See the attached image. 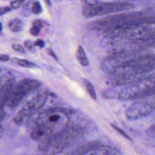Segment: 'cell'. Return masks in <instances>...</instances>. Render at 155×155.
Segmentation results:
<instances>
[{
    "mask_svg": "<svg viewBox=\"0 0 155 155\" xmlns=\"http://www.w3.org/2000/svg\"><path fill=\"white\" fill-rule=\"evenodd\" d=\"M47 52H48V54L49 55H50L54 59H55L56 61H58V59L56 55L54 54V53L53 52V50H51L50 48H48V49L47 50Z\"/></svg>",
    "mask_w": 155,
    "mask_h": 155,
    "instance_id": "27",
    "label": "cell"
},
{
    "mask_svg": "<svg viewBox=\"0 0 155 155\" xmlns=\"http://www.w3.org/2000/svg\"><path fill=\"white\" fill-rule=\"evenodd\" d=\"M111 125V126L117 131V132H118L120 134H121L122 136H124V137H125L126 139H128V140H131V138L130 137V136L123 130H122L121 128H120L119 127H118L117 126H116V125H114V124H110Z\"/></svg>",
    "mask_w": 155,
    "mask_h": 155,
    "instance_id": "19",
    "label": "cell"
},
{
    "mask_svg": "<svg viewBox=\"0 0 155 155\" xmlns=\"http://www.w3.org/2000/svg\"><path fill=\"white\" fill-rule=\"evenodd\" d=\"M84 82L85 86L86 87V89H87L88 94H90V97L92 99H93L94 100H96L97 97H96L95 90H94V88L93 85L91 84V82L88 80L85 79H84Z\"/></svg>",
    "mask_w": 155,
    "mask_h": 155,
    "instance_id": "16",
    "label": "cell"
},
{
    "mask_svg": "<svg viewBox=\"0 0 155 155\" xmlns=\"http://www.w3.org/2000/svg\"><path fill=\"white\" fill-rule=\"evenodd\" d=\"M15 81L10 76L4 78V81L1 80V109H4L5 102L12 91L15 87Z\"/></svg>",
    "mask_w": 155,
    "mask_h": 155,
    "instance_id": "10",
    "label": "cell"
},
{
    "mask_svg": "<svg viewBox=\"0 0 155 155\" xmlns=\"http://www.w3.org/2000/svg\"><path fill=\"white\" fill-rule=\"evenodd\" d=\"M101 143L97 141H91L85 143L76 148L70 151L67 155H84L93 148L95 147Z\"/></svg>",
    "mask_w": 155,
    "mask_h": 155,
    "instance_id": "12",
    "label": "cell"
},
{
    "mask_svg": "<svg viewBox=\"0 0 155 155\" xmlns=\"http://www.w3.org/2000/svg\"><path fill=\"white\" fill-rule=\"evenodd\" d=\"M40 85L41 82L36 79L25 78L21 80L10 93L5 105L10 108H15L25 96L38 89Z\"/></svg>",
    "mask_w": 155,
    "mask_h": 155,
    "instance_id": "9",
    "label": "cell"
},
{
    "mask_svg": "<svg viewBox=\"0 0 155 155\" xmlns=\"http://www.w3.org/2000/svg\"><path fill=\"white\" fill-rule=\"evenodd\" d=\"M76 58L80 63V64L83 67H87L88 65V60L85 53L83 47L79 45L78 48L76 52Z\"/></svg>",
    "mask_w": 155,
    "mask_h": 155,
    "instance_id": "14",
    "label": "cell"
},
{
    "mask_svg": "<svg viewBox=\"0 0 155 155\" xmlns=\"http://www.w3.org/2000/svg\"><path fill=\"white\" fill-rule=\"evenodd\" d=\"M84 132V128L79 125L67 127L40 140L38 149L43 155H57L77 142Z\"/></svg>",
    "mask_w": 155,
    "mask_h": 155,
    "instance_id": "2",
    "label": "cell"
},
{
    "mask_svg": "<svg viewBox=\"0 0 155 155\" xmlns=\"http://www.w3.org/2000/svg\"><path fill=\"white\" fill-rule=\"evenodd\" d=\"M147 15L144 12H130L117 15H110L88 24L87 27L90 30L107 31L119 27L125 24L132 23L136 19Z\"/></svg>",
    "mask_w": 155,
    "mask_h": 155,
    "instance_id": "4",
    "label": "cell"
},
{
    "mask_svg": "<svg viewBox=\"0 0 155 155\" xmlns=\"http://www.w3.org/2000/svg\"><path fill=\"white\" fill-rule=\"evenodd\" d=\"M11 7H8V6H5V7H1L0 8V15H4V13H6L8 12H10L11 10Z\"/></svg>",
    "mask_w": 155,
    "mask_h": 155,
    "instance_id": "26",
    "label": "cell"
},
{
    "mask_svg": "<svg viewBox=\"0 0 155 155\" xmlns=\"http://www.w3.org/2000/svg\"><path fill=\"white\" fill-rule=\"evenodd\" d=\"M12 48L13 50H14L15 51H18L19 53H25V50H24V48L20 45L19 44H13L12 45Z\"/></svg>",
    "mask_w": 155,
    "mask_h": 155,
    "instance_id": "21",
    "label": "cell"
},
{
    "mask_svg": "<svg viewBox=\"0 0 155 155\" xmlns=\"http://www.w3.org/2000/svg\"><path fill=\"white\" fill-rule=\"evenodd\" d=\"M153 42H155V41H153Z\"/></svg>",
    "mask_w": 155,
    "mask_h": 155,
    "instance_id": "30",
    "label": "cell"
},
{
    "mask_svg": "<svg viewBox=\"0 0 155 155\" xmlns=\"http://www.w3.org/2000/svg\"><path fill=\"white\" fill-rule=\"evenodd\" d=\"M154 69L155 54H140L125 61L111 73L114 75L115 85H127Z\"/></svg>",
    "mask_w": 155,
    "mask_h": 155,
    "instance_id": "1",
    "label": "cell"
},
{
    "mask_svg": "<svg viewBox=\"0 0 155 155\" xmlns=\"http://www.w3.org/2000/svg\"><path fill=\"white\" fill-rule=\"evenodd\" d=\"M140 45L142 48L143 47H154L155 48V42H141L139 43Z\"/></svg>",
    "mask_w": 155,
    "mask_h": 155,
    "instance_id": "24",
    "label": "cell"
},
{
    "mask_svg": "<svg viewBox=\"0 0 155 155\" xmlns=\"http://www.w3.org/2000/svg\"><path fill=\"white\" fill-rule=\"evenodd\" d=\"M134 5L127 2H97L93 5H86L84 7L83 15L87 18L111 14L121 11L128 10L134 8Z\"/></svg>",
    "mask_w": 155,
    "mask_h": 155,
    "instance_id": "7",
    "label": "cell"
},
{
    "mask_svg": "<svg viewBox=\"0 0 155 155\" xmlns=\"http://www.w3.org/2000/svg\"><path fill=\"white\" fill-rule=\"evenodd\" d=\"M14 61H15V64H17L18 65L22 67H24V68H31V67H35L36 66L34 63L30 62L27 60H25V59H18V58H15Z\"/></svg>",
    "mask_w": 155,
    "mask_h": 155,
    "instance_id": "17",
    "label": "cell"
},
{
    "mask_svg": "<svg viewBox=\"0 0 155 155\" xmlns=\"http://www.w3.org/2000/svg\"><path fill=\"white\" fill-rule=\"evenodd\" d=\"M24 47L28 49V50H32L34 48V46H35V43L31 41L30 40H26L24 43Z\"/></svg>",
    "mask_w": 155,
    "mask_h": 155,
    "instance_id": "23",
    "label": "cell"
},
{
    "mask_svg": "<svg viewBox=\"0 0 155 155\" xmlns=\"http://www.w3.org/2000/svg\"><path fill=\"white\" fill-rule=\"evenodd\" d=\"M155 110V92L136 100L125 111V117L131 120L149 115Z\"/></svg>",
    "mask_w": 155,
    "mask_h": 155,
    "instance_id": "8",
    "label": "cell"
},
{
    "mask_svg": "<svg viewBox=\"0 0 155 155\" xmlns=\"http://www.w3.org/2000/svg\"><path fill=\"white\" fill-rule=\"evenodd\" d=\"M24 2V1L21 0H18V1H14L11 2L10 3V7L13 9H16L18 8L20 6L22 5V4Z\"/></svg>",
    "mask_w": 155,
    "mask_h": 155,
    "instance_id": "20",
    "label": "cell"
},
{
    "mask_svg": "<svg viewBox=\"0 0 155 155\" xmlns=\"http://www.w3.org/2000/svg\"><path fill=\"white\" fill-rule=\"evenodd\" d=\"M8 27L12 32H19L23 30L24 24L21 19L16 18L8 22Z\"/></svg>",
    "mask_w": 155,
    "mask_h": 155,
    "instance_id": "13",
    "label": "cell"
},
{
    "mask_svg": "<svg viewBox=\"0 0 155 155\" xmlns=\"http://www.w3.org/2000/svg\"><path fill=\"white\" fill-rule=\"evenodd\" d=\"M146 133L150 137H155V125L150 127L147 130Z\"/></svg>",
    "mask_w": 155,
    "mask_h": 155,
    "instance_id": "22",
    "label": "cell"
},
{
    "mask_svg": "<svg viewBox=\"0 0 155 155\" xmlns=\"http://www.w3.org/2000/svg\"><path fill=\"white\" fill-rule=\"evenodd\" d=\"M44 25V22L43 21H41L40 19H36L35 20L32 26L30 28V33L32 36H36L39 35L40 31L41 28L43 27Z\"/></svg>",
    "mask_w": 155,
    "mask_h": 155,
    "instance_id": "15",
    "label": "cell"
},
{
    "mask_svg": "<svg viewBox=\"0 0 155 155\" xmlns=\"http://www.w3.org/2000/svg\"><path fill=\"white\" fill-rule=\"evenodd\" d=\"M0 116H1V121H2L3 119H4L5 118V117L7 116V114H6L5 112L3 110V109H1Z\"/></svg>",
    "mask_w": 155,
    "mask_h": 155,
    "instance_id": "29",
    "label": "cell"
},
{
    "mask_svg": "<svg viewBox=\"0 0 155 155\" xmlns=\"http://www.w3.org/2000/svg\"><path fill=\"white\" fill-rule=\"evenodd\" d=\"M9 59H10V58L7 55L3 54H1V56H0L1 61H7L9 60Z\"/></svg>",
    "mask_w": 155,
    "mask_h": 155,
    "instance_id": "28",
    "label": "cell"
},
{
    "mask_svg": "<svg viewBox=\"0 0 155 155\" xmlns=\"http://www.w3.org/2000/svg\"><path fill=\"white\" fill-rule=\"evenodd\" d=\"M155 92V72L127 85L117 94L121 100H137Z\"/></svg>",
    "mask_w": 155,
    "mask_h": 155,
    "instance_id": "3",
    "label": "cell"
},
{
    "mask_svg": "<svg viewBox=\"0 0 155 155\" xmlns=\"http://www.w3.org/2000/svg\"><path fill=\"white\" fill-rule=\"evenodd\" d=\"M35 45L36 46H38L40 48H43L45 47V42L42 39H37L35 42Z\"/></svg>",
    "mask_w": 155,
    "mask_h": 155,
    "instance_id": "25",
    "label": "cell"
},
{
    "mask_svg": "<svg viewBox=\"0 0 155 155\" xmlns=\"http://www.w3.org/2000/svg\"><path fill=\"white\" fill-rule=\"evenodd\" d=\"M118 153L117 149L100 143L84 155H117Z\"/></svg>",
    "mask_w": 155,
    "mask_h": 155,
    "instance_id": "11",
    "label": "cell"
},
{
    "mask_svg": "<svg viewBox=\"0 0 155 155\" xmlns=\"http://www.w3.org/2000/svg\"><path fill=\"white\" fill-rule=\"evenodd\" d=\"M42 11V6L39 1H33L31 7V12L36 15L40 14Z\"/></svg>",
    "mask_w": 155,
    "mask_h": 155,
    "instance_id": "18",
    "label": "cell"
},
{
    "mask_svg": "<svg viewBox=\"0 0 155 155\" xmlns=\"http://www.w3.org/2000/svg\"><path fill=\"white\" fill-rule=\"evenodd\" d=\"M70 111L66 108L56 107L47 109L40 113L36 119L34 125H40L46 127L53 134V131L59 127L66 128L67 120Z\"/></svg>",
    "mask_w": 155,
    "mask_h": 155,
    "instance_id": "6",
    "label": "cell"
},
{
    "mask_svg": "<svg viewBox=\"0 0 155 155\" xmlns=\"http://www.w3.org/2000/svg\"><path fill=\"white\" fill-rule=\"evenodd\" d=\"M48 94V91L45 89H36L27 95L22 103L21 110L14 118L15 123L21 125L25 119L38 111L44 105Z\"/></svg>",
    "mask_w": 155,
    "mask_h": 155,
    "instance_id": "5",
    "label": "cell"
}]
</instances>
